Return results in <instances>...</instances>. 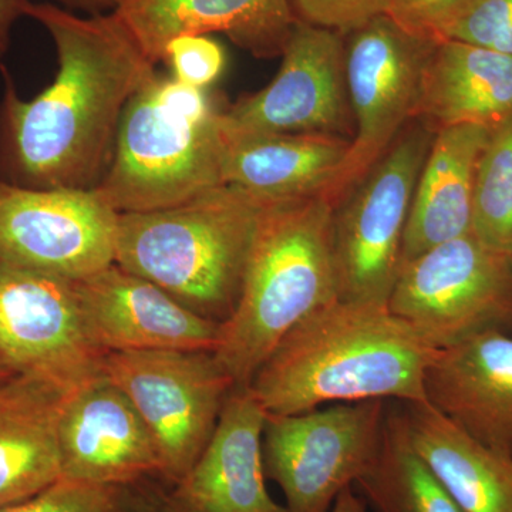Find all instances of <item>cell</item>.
I'll return each mask as SVG.
<instances>
[{"instance_id":"6da1fadb","label":"cell","mask_w":512,"mask_h":512,"mask_svg":"<svg viewBox=\"0 0 512 512\" xmlns=\"http://www.w3.org/2000/svg\"><path fill=\"white\" fill-rule=\"evenodd\" d=\"M56 47L55 80L33 99L3 69L0 177L29 188L94 190L109 168L128 101L156 74L113 12L82 18L30 3Z\"/></svg>"},{"instance_id":"1f68e13d","label":"cell","mask_w":512,"mask_h":512,"mask_svg":"<svg viewBox=\"0 0 512 512\" xmlns=\"http://www.w3.org/2000/svg\"><path fill=\"white\" fill-rule=\"evenodd\" d=\"M30 0H0V57L8 52L16 22L28 16Z\"/></svg>"},{"instance_id":"9c48e42d","label":"cell","mask_w":512,"mask_h":512,"mask_svg":"<svg viewBox=\"0 0 512 512\" xmlns=\"http://www.w3.org/2000/svg\"><path fill=\"white\" fill-rule=\"evenodd\" d=\"M346 36V84L355 133L338 173L320 194L333 208L416 120L424 69L439 43L404 32L386 15Z\"/></svg>"},{"instance_id":"83f0119b","label":"cell","mask_w":512,"mask_h":512,"mask_svg":"<svg viewBox=\"0 0 512 512\" xmlns=\"http://www.w3.org/2000/svg\"><path fill=\"white\" fill-rule=\"evenodd\" d=\"M163 62L170 64L175 80L205 90L224 72L227 56L208 35H184L165 46Z\"/></svg>"},{"instance_id":"ba28073f","label":"cell","mask_w":512,"mask_h":512,"mask_svg":"<svg viewBox=\"0 0 512 512\" xmlns=\"http://www.w3.org/2000/svg\"><path fill=\"white\" fill-rule=\"evenodd\" d=\"M103 373L143 417L160 457L158 480L174 487L210 443L234 380L207 350L111 352Z\"/></svg>"},{"instance_id":"d6986e66","label":"cell","mask_w":512,"mask_h":512,"mask_svg":"<svg viewBox=\"0 0 512 512\" xmlns=\"http://www.w3.org/2000/svg\"><path fill=\"white\" fill-rule=\"evenodd\" d=\"M491 131L464 124L434 133L414 188L402 265L427 249L470 234L478 164Z\"/></svg>"},{"instance_id":"7c38bea8","label":"cell","mask_w":512,"mask_h":512,"mask_svg":"<svg viewBox=\"0 0 512 512\" xmlns=\"http://www.w3.org/2000/svg\"><path fill=\"white\" fill-rule=\"evenodd\" d=\"M120 214L94 190L0 177V261L79 282L116 264Z\"/></svg>"},{"instance_id":"8992f818","label":"cell","mask_w":512,"mask_h":512,"mask_svg":"<svg viewBox=\"0 0 512 512\" xmlns=\"http://www.w3.org/2000/svg\"><path fill=\"white\" fill-rule=\"evenodd\" d=\"M387 308L436 350L512 329V258L473 234L427 249L400 269Z\"/></svg>"},{"instance_id":"f546056e","label":"cell","mask_w":512,"mask_h":512,"mask_svg":"<svg viewBox=\"0 0 512 512\" xmlns=\"http://www.w3.org/2000/svg\"><path fill=\"white\" fill-rule=\"evenodd\" d=\"M299 22L333 30L342 36L384 15L389 0H289Z\"/></svg>"},{"instance_id":"30bf717a","label":"cell","mask_w":512,"mask_h":512,"mask_svg":"<svg viewBox=\"0 0 512 512\" xmlns=\"http://www.w3.org/2000/svg\"><path fill=\"white\" fill-rule=\"evenodd\" d=\"M384 400L339 403L311 412L266 413L265 474L288 512H329L343 490L375 463L386 423Z\"/></svg>"},{"instance_id":"3957f363","label":"cell","mask_w":512,"mask_h":512,"mask_svg":"<svg viewBox=\"0 0 512 512\" xmlns=\"http://www.w3.org/2000/svg\"><path fill=\"white\" fill-rule=\"evenodd\" d=\"M333 212L322 195L275 202L262 212L237 305L221 323L214 350L235 387H249L298 323L338 301Z\"/></svg>"},{"instance_id":"8fae6325","label":"cell","mask_w":512,"mask_h":512,"mask_svg":"<svg viewBox=\"0 0 512 512\" xmlns=\"http://www.w3.org/2000/svg\"><path fill=\"white\" fill-rule=\"evenodd\" d=\"M76 282L0 261V363L73 393L103 375Z\"/></svg>"},{"instance_id":"603a6c76","label":"cell","mask_w":512,"mask_h":512,"mask_svg":"<svg viewBox=\"0 0 512 512\" xmlns=\"http://www.w3.org/2000/svg\"><path fill=\"white\" fill-rule=\"evenodd\" d=\"M410 443L463 512H512V456L471 437L429 402L404 403Z\"/></svg>"},{"instance_id":"d6a6232c","label":"cell","mask_w":512,"mask_h":512,"mask_svg":"<svg viewBox=\"0 0 512 512\" xmlns=\"http://www.w3.org/2000/svg\"><path fill=\"white\" fill-rule=\"evenodd\" d=\"M329 512H367V504L362 495L348 487L336 498Z\"/></svg>"},{"instance_id":"4fadbf2b","label":"cell","mask_w":512,"mask_h":512,"mask_svg":"<svg viewBox=\"0 0 512 512\" xmlns=\"http://www.w3.org/2000/svg\"><path fill=\"white\" fill-rule=\"evenodd\" d=\"M281 57L268 86L221 111L224 137L308 133L352 141L343 36L296 20Z\"/></svg>"},{"instance_id":"277c9868","label":"cell","mask_w":512,"mask_h":512,"mask_svg":"<svg viewBox=\"0 0 512 512\" xmlns=\"http://www.w3.org/2000/svg\"><path fill=\"white\" fill-rule=\"evenodd\" d=\"M268 205L220 185L175 207L120 214L116 264L192 312L225 322L237 305L256 228Z\"/></svg>"},{"instance_id":"7402d4cb","label":"cell","mask_w":512,"mask_h":512,"mask_svg":"<svg viewBox=\"0 0 512 512\" xmlns=\"http://www.w3.org/2000/svg\"><path fill=\"white\" fill-rule=\"evenodd\" d=\"M224 140V184L266 204L322 194L350 147L348 138L329 134H258Z\"/></svg>"},{"instance_id":"ac0fdd59","label":"cell","mask_w":512,"mask_h":512,"mask_svg":"<svg viewBox=\"0 0 512 512\" xmlns=\"http://www.w3.org/2000/svg\"><path fill=\"white\" fill-rule=\"evenodd\" d=\"M113 13L154 64L175 37L208 33L259 59L281 56L296 23L289 0H121Z\"/></svg>"},{"instance_id":"2e32d148","label":"cell","mask_w":512,"mask_h":512,"mask_svg":"<svg viewBox=\"0 0 512 512\" xmlns=\"http://www.w3.org/2000/svg\"><path fill=\"white\" fill-rule=\"evenodd\" d=\"M266 412L249 387H234L217 429L180 483L168 488L184 512H288L266 487Z\"/></svg>"},{"instance_id":"5bb4252c","label":"cell","mask_w":512,"mask_h":512,"mask_svg":"<svg viewBox=\"0 0 512 512\" xmlns=\"http://www.w3.org/2000/svg\"><path fill=\"white\" fill-rule=\"evenodd\" d=\"M62 477L111 487L158 478L153 436L127 394L109 377L74 390L59 421Z\"/></svg>"},{"instance_id":"cb8c5ba5","label":"cell","mask_w":512,"mask_h":512,"mask_svg":"<svg viewBox=\"0 0 512 512\" xmlns=\"http://www.w3.org/2000/svg\"><path fill=\"white\" fill-rule=\"evenodd\" d=\"M356 485L375 512H463L414 450L397 410L387 412L379 454Z\"/></svg>"},{"instance_id":"44dd1931","label":"cell","mask_w":512,"mask_h":512,"mask_svg":"<svg viewBox=\"0 0 512 512\" xmlns=\"http://www.w3.org/2000/svg\"><path fill=\"white\" fill-rule=\"evenodd\" d=\"M512 117V56L457 40L437 43L423 82L416 120L443 128L500 126Z\"/></svg>"},{"instance_id":"7a4b0ae2","label":"cell","mask_w":512,"mask_h":512,"mask_svg":"<svg viewBox=\"0 0 512 512\" xmlns=\"http://www.w3.org/2000/svg\"><path fill=\"white\" fill-rule=\"evenodd\" d=\"M436 353L387 305L338 299L279 342L249 389L278 416L367 400L427 402L424 379Z\"/></svg>"},{"instance_id":"d4e9b609","label":"cell","mask_w":512,"mask_h":512,"mask_svg":"<svg viewBox=\"0 0 512 512\" xmlns=\"http://www.w3.org/2000/svg\"><path fill=\"white\" fill-rule=\"evenodd\" d=\"M471 234L512 258V117L493 128L481 154Z\"/></svg>"},{"instance_id":"4dcf8cb0","label":"cell","mask_w":512,"mask_h":512,"mask_svg":"<svg viewBox=\"0 0 512 512\" xmlns=\"http://www.w3.org/2000/svg\"><path fill=\"white\" fill-rule=\"evenodd\" d=\"M127 488L134 512H184L174 503L168 488L153 478L138 481Z\"/></svg>"},{"instance_id":"ffe728a7","label":"cell","mask_w":512,"mask_h":512,"mask_svg":"<svg viewBox=\"0 0 512 512\" xmlns=\"http://www.w3.org/2000/svg\"><path fill=\"white\" fill-rule=\"evenodd\" d=\"M69 394L30 376L0 384V508L62 478L59 421Z\"/></svg>"},{"instance_id":"f1b7e54d","label":"cell","mask_w":512,"mask_h":512,"mask_svg":"<svg viewBox=\"0 0 512 512\" xmlns=\"http://www.w3.org/2000/svg\"><path fill=\"white\" fill-rule=\"evenodd\" d=\"M471 0H389L384 15L410 35L443 42Z\"/></svg>"},{"instance_id":"52a82bcc","label":"cell","mask_w":512,"mask_h":512,"mask_svg":"<svg viewBox=\"0 0 512 512\" xmlns=\"http://www.w3.org/2000/svg\"><path fill=\"white\" fill-rule=\"evenodd\" d=\"M434 133L414 120L333 212L339 299L387 305L402 268L414 188Z\"/></svg>"},{"instance_id":"9a60e30c","label":"cell","mask_w":512,"mask_h":512,"mask_svg":"<svg viewBox=\"0 0 512 512\" xmlns=\"http://www.w3.org/2000/svg\"><path fill=\"white\" fill-rule=\"evenodd\" d=\"M76 288L90 338L104 353L217 349L221 323L117 264L76 282Z\"/></svg>"},{"instance_id":"5b68a950","label":"cell","mask_w":512,"mask_h":512,"mask_svg":"<svg viewBox=\"0 0 512 512\" xmlns=\"http://www.w3.org/2000/svg\"><path fill=\"white\" fill-rule=\"evenodd\" d=\"M224 147L207 92L156 73L128 101L94 191L119 214L175 207L225 185Z\"/></svg>"},{"instance_id":"e575fe53","label":"cell","mask_w":512,"mask_h":512,"mask_svg":"<svg viewBox=\"0 0 512 512\" xmlns=\"http://www.w3.org/2000/svg\"><path fill=\"white\" fill-rule=\"evenodd\" d=\"M13 376H16V373L12 372L9 367H6L0 363V384L8 382V380L12 379Z\"/></svg>"},{"instance_id":"836d02e7","label":"cell","mask_w":512,"mask_h":512,"mask_svg":"<svg viewBox=\"0 0 512 512\" xmlns=\"http://www.w3.org/2000/svg\"><path fill=\"white\" fill-rule=\"evenodd\" d=\"M60 3L66 5L67 8L87 10L93 15H99L103 10L114 9L119 6L121 0H59Z\"/></svg>"},{"instance_id":"4316f807","label":"cell","mask_w":512,"mask_h":512,"mask_svg":"<svg viewBox=\"0 0 512 512\" xmlns=\"http://www.w3.org/2000/svg\"><path fill=\"white\" fill-rule=\"evenodd\" d=\"M444 40L512 56V0H471Z\"/></svg>"},{"instance_id":"484cf974","label":"cell","mask_w":512,"mask_h":512,"mask_svg":"<svg viewBox=\"0 0 512 512\" xmlns=\"http://www.w3.org/2000/svg\"><path fill=\"white\" fill-rule=\"evenodd\" d=\"M0 512H134L127 487L84 483L62 477L28 500Z\"/></svg>"},{"instance_id":"e0dca14e","label":"cell","mask_w":512,"mask_h":512,"mask_svg":"<svg viewBox=\"0 0 512 512\" xmlns=\"http://www.w3.org/2000/svg\"><path fill=\"white\" fill-rule=\"evenodd\" d=\"M426 400L471 437L512 456V336L490 330L437 350Z\"/></svg>"}]
</instances>
